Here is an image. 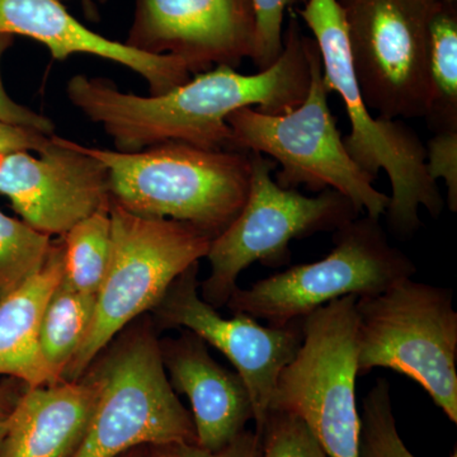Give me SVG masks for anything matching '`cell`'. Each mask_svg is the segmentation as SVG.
Wrapping results in <instances>:
<instances>
[{
    "label": "cell",
    "instance_id": "obj_23",
    "mask_svg": "<svg viewBox=\"0 0 457 457\" xmlns=\"http://www.w3.org/2000/svg\"><path fill=\"white\" fill-rule=\"evenodd\" d=\"M357 457H416L399 436L386 378H378L362 400ZM450 457H457L456 449Z\"/></svg>",
    "mask_w": 457,
    "mask_h": 457
},
{
    "label": "cell",
    "instance_id": "obj_26",
    "mask_svg": "<svg viewBox=\"0 0 457 457\" xmlns=\"http://www.w3.org/2000/svg\"><path fill=\"white\" fill-rule=\"evenodd\" d=\"M426 167L429 177L444 179L447 206L457 212V131L437 132L426 145Z\"/></svg>",
    "mask_w": 457,
    "mask_h": 457
},
{
    "label": "cell",
    "instance_id": "obj_7",
    "mask_svg": "<svg viewBox=\"0 0 457 457\" xmlns=\"http://www.w3.org/2000/svg\"><path fill=\"white\" fill-rule=\"evenodd\" d=\"M359 375L389 369L457 423V312L451 288L411 278L356 303Z\"/></svg>",
    "mask_w": 457,
    "mask_h": 457
},
{
    "label": "cell",
    "instance_id": "obj_1",
    "mask_svg": "<svg viewBox=\"0 0 457 457\" xmlns=\"http://www.w3.org/2000/svg\"><path fill=\"white\" fill-rule=\"evenodd\" d=\"M309 41L294 12L284 32V50L266 71L245 75L230 66H215L170 92L147 97L122 92L106 78L78 74L66 84V97L102 126L119 152L173 141L233 150L228 114L245 107L285 113L303 104L311 86Z\"/></svg>",
    "mask_w": 457,
    "mask_h": 457
},
{
    "label": "cell",
    "instance_id": "obj_21",
    "mask_svg": "<svg viewBox=\"0 0 457 457\" xmlns=\"http://www.w3.org/2000/svg\"><path fill=\"white\" fill-rule=\"evenodd\" d=\"M64 281L78 293L97 295L112 253L108 210L92 213L62 236Z\"/></svg>",
    "mask_w": 457,
    "mask_h": 457
},
{
    "label": "cell",
    "instance_id": "obj_2",
    "mask_svg": "<svg viewBox=\"0 0 457 457\" xmlns=\"http://www.w3.org/2000/svg\"><path fill=\"white\" fill-rule=\"evenodd\" d=\"M295 14L302 18L317 42L324 80L345 104L351 132L343 137L348 154L361 170L378 179L387 174L392 196L386 220L394 236L407 239L422 227L420 209L437 219L445 201L426 167V145L407 123L372 116L366 106L352 65L345 14L338 0H306Z\"/></svg>",
    "mask_w": 457,
    "mask_h": 457
},
{
    "label": "cell",
    "instance_id": "obj_27",
    "mask_svg": "<svg viewBox=\"0 0 457 457\" xmlns=\"http://www.w3.org/2000/svg\"><path fill=\"white\" fill-rule=\"evenodd\" d=\"M146 457H262V438L257 432L245 431L219 451L204 450L196 444L156 445L147 446Z\"/></svg>",
    "mask_w": 457,
    "mask_h": 457
},
{
    "label": "cell",
    "instance_id": "obj_32",
    "mask_svg": "<svg viewBox=\"0 0 457 457\" xmlns=\"http://www.w3.org/2000/svg\"><path fill=\"white\" fill-rule=\"evenodd\" d=\"M147 447H137V449L128 451L119 457H146Z\"/></svg>",
    "mask_w": 457,
    "mask_h": 457
},
{
    "label": "cell",
    "instance_id": "obj_15",
    "mask_svg": "<svg viewBox=\"0 0 457 457\" xmlns=\"http://www.w3.org/2000/svg\"><path fill=\"white\" fill-rule=\"evenodd\" d=\"M0 35L40 42L57 62L87 54L126 66L146 80L150 96L163 95L192 78L179 57L140 53L92 31L69 13L62 0H0Z\"/></svg>",
    "mask_w": 457,
    "mask_h": 457
},
{
    "label": "cell",
    "instance_id": "obj_33",
    "mask_svg": "<svg viewBox=\"0 0 457 457\" xmlns=\"http://www.w3.org/2000/svg\"><path fill=\"white\" fill-rule=\"evenodd\" d=\"M441 2L447 3V4H456L457 0H441Z\"/></svg>",
    "mask_w": 457,
    "mask_h": 457
},
{
    "label": "cell",
    "instance_id": "obj_8",
    "mask_svg": "<svg viewBox=\"0 0 457 457\" xmlns=\"http://www.w3.org/2000/svg\"><path fill=\"white\" fill-rule=\"evenodd\" d=\"M251 185L245 206L227 230L212 239L206 258L212 266L201 284V297L213 308L227 305L240 273L261 262L267 267L291 262L290 243L318 233H333L359 218L353 203L335 189L305 196L282 188L272 179L278 164L269 156L249 153Z\"/></svg>",
    "mask_w": 457,
    "mask_h": 457
},
{
    "label": "cell",
    "instance_id": "obj_16",
    "mask_svg": "<svg viewBox=\"0 0 457 457\" xmlns=\"http://www.w3.org/2000/svg\"><path fill=\"white\" fill-rule=\"evenodd\" d=\"M161 350L171 387L191 403L196 445L219 451L237 440L254 418L243 378L219 365L204 339L189 330L161 341Z\"/></svg>",
    "mask_w": 457,
    "mask_h": 457
},
{
    "label": "cell",
    "instance_id": "obj_9",
    "mask_svg": "<svg viewBox=\"0 0 457 457\" xmlns=\"http://www.w3.org/2000/svg\"><path fill=\"white\" fill-rule=\"evenodd\" d=\"M357 299L342 297L302 319V345L270 396V411L300 418L330 457H357Z\"/></svg>",
    "mask_w": 457,
    "mask_h": 457
},
{
    "label": "cell",
    "instance_id": "obj_17",
    "mask_svg": "<svg viewBox=\"0 0 457 457\" xmlns=\"http://www.w3.org/2000/svg\"><path fill=\"white\" fill-rule=\"evenodd\" d=\"M97 389L77 381L27 387L9 416L0 457H73L88 428Z\"/></svg>",
    "mask_w": 457,
    "mask_h": 457
},
{
    "label": "cell",
    "instance_id": "obj_12",
    "mask_svg": "<svg viewBox=\"0 0 457 457\" xmlns=\"http://www.w3.org/2000/svg\"><path fill=\"white\" fill-rule=\"evenodd\" d=\"M197 272L198 263L171 284L153 311L156 326L186 328L230 361L251 395L255 432L260 433L279 372L302 345V320L275 327L262 326L258 319L245 312L222 317L198 294Z\"/></svg>",
    "mask_w": 457,
    "mask_h": 457
},
{
    "label": "cell",
    "instance_id": "obj_4",
    "mask_svg": "<svg viewBox=\"0 0 457 457\" xmlns=\"http://www.w3.org/2000/svg\"><path fill=\"white\" fill-rule=\"evenodd\" d=\"M86 375L97 395L73 457H119L137 447L196 444L191 411L171 387L152 321L126 327Z\"/></svg>",
    "mask_w": 457,
    "mask_h": 457
},
{
    "label": "cell",
    "instance_id": "obj_25",
    "mask_svg": "<svg viewBox=\"0 0 457 457\" xmlns=\"http://www.w3.org/2000/svg\"><path fill=\"white\" fill-rule=\"evenodd\" d=\"M257 26L255 53L252 62L258 71L270 68L284 50L286 11L306 0H252Z\"/></svg>",
    "mask_w": 457,
    "mask_h": 457
},
{
    "label": "cell",
    "instance_id": "obj_19",
    "mask_svg": "<svg viewBox=\"0 0 457 457\" xmlns=\"http://www.w3.org/2000/svg\"><path fill=\"white\" fill-rule=\"evenodd\" d=\"M95 305L96 296L78 293L64 278L51 295L42 315L40 345L42 356L59 383L88 335Z\"/></svg>",
    "mask_w": 457,
    "mask_h": 457
},
{
    "label": "cell",
    "instance_id": "obj_6",
    "mask_svg": "<svg viewBox=\"0 0 457 457\" xmlns=\"http://www.w3.org/2000/svg\"><path fill=\"white\" fill-rule=\"evenodd\" d=\"M112 253L96 295L95 314L62 381H77L104 348L144 312L154 311L171 284L206 257L212 237L187 222L144 218L111 200Z\"/></svg>",
    "mask_w": 457,
    "mask_h": 457
},
{
    "label": "cell",
    "instance_id": "obj_20",
    "mask_svg": "<svg viewBox=\"0 0 457 457\" xmlns=\"http://www.w3.org/2000/svg\"><path fill=\"white\" fill-rule=\"evenodd\" d=\"M428 77L432 104L427 122L437 132L457 131V9L440 2L428 42Z\"/></svg>",
    "mask_w": 457,
    "mask_h": 457
},
{
    "label": "cell",
    "instance_id": "obj_30",
    "mask_svg": "<svg viewBox=\"0 0 457 457\" xmlns=\"http://www.w3.org/2000/svg\"><path fill=\"white\" fill-rule=\"evenodd\" d=\"M14 403H16V400L11 402L7 394L0 389V447H2L3 440H4L5 433H7L9 416H11Z\"/></svg>",
    "mask_w": 457,
    "mask_h": 457
},
{
    "label": "cell",
    "instance_id": "obj_14",
    "mask_svg": "<svg viewBox=\"0 0 457 457\" xmlns=\"http://www.w3.org/2000/svg\"><path fill=\"white\" fill-rule=\"evenodd\" d=\"M255 40L252 0H137L125 44L179 57L196 75L253 59Z\"/></svg>",
    "mask_w": 457,
    "mask_h": 457
},
{
    "label": "cell",
    "instance_id": "obj_22",
    "mask_svg": "<svg viewBox=\"0 0 457 457\" xmlns=\"http://www.w3.org/2000/svg\"><path fill=\"white\" fill-rule=\"evenodd\" d=\"M51 245V237L0 212V300L41 269Z\"/></svg>",
    "mask_w": 457,
    "mask_h": 457
},
{
    "label": "cell",
    "instance_id": "obj_3",
    "mask_svg": "<svg viewBox=\"0 0 457 457\" xmlns=\"http://www.w3.org/2000/svg\"><path fill=\"white\" fill-rule=\"evenodd\" d=\"M104 164L111 200L135 215L187 222L215 239L236 220L251 185L242 150L165 143L140 152L84 146Z\"/></svg>",
    "mask_w": 457,
    "mask_h": 457
},
{
    "label": "cell",
    "instance_id": "obj_29",
    "mask_svg": "<svg viewBox=\"0 0 457 457\" xmlns=\"http://www.w3.org/2000/svg\"><path fill=\"white\" fill-rule=\"evenodd\" d=\"M50 137L31 129L0 122V155L14 152L40 153L49 144Z\"/></svg>",
    "mask_w": 457,
    "mask_h": 457
},
{
    "label": "cell",
    "instance_id": "obj_24",
    "mask_svg": "<svg viewBox=\"0 0 457 457\" xmlns=\"http://www.w3.org/2000/svg\"><path fill=\"white\" fill-rule=\"evenodd\" d=\"M262 457H330L300 418L270 411L261 432Z\"/></svg>",
    "mask_w": 457,
    "mask_h": 457
},
{
    "label": "cell",
    "instance_id": "obj_10",
    "mask_svg": "<svg viewBox=\"0 0 457 457\" xmlns=\"http://www.w3.org/2000/svg\"><path fill=\"white\" fill-rule=\"evenodd\" d=\"M333 243L323 260L290 267L249 288L237 287L228 311L285 327L328 303L351 295L374 296L416 275V264L390 245L380 219L366 215L345 222L333 231Z\"/></svg>",
    "mask_w": 457,
    "mask_h": 457
},
{
    "label": "cell",
    "instance_id": "obj_28",
    "mask_svg": "<svg viewBox=\"0 0 457 457\" xmlns=\"http://www.w3.org/2000/svg\"><path fill=\"white\" fill-rule=\"evenodd\" d=\"M14 44L13 36L0 35V122L11 123V125L22 126L31 130L42 132L45 135H54L55 123L47 119L44 114L37 113L31 108L17 104L8 95L2 78L3 56Z\"/></svg>",
    "mask_w": 457,
    "mask_h": 457
},
{
    "label": "cell",
    "instance_id": "obj_13",
    "mask_svg": "<svg viewBox=\"0 0 457 457\" xmlns=\"http://www.w3.org/2000/svg\"><path fill=\"white\" fill-rule=\"evenodd\" d=\"M32 155H0V195L29 227L62 237L92 213L110 209L108 170L75 141L51 135Z\"/></svg>",
    "mask_w": 457,
    "mask_h": 457
},
{
    "label": "cell",
    "instance_id": "obj_31",
    "mask_svg": "<svg viewBox=\"0 0 457 457\" xmlns=\"http://www.w3.org/2000/svg\"><path fill=\"white\" fill-rule=\"evenodd\" d=\"M78 2L82 3L84 8H86L87 13H88L90 17L96 18L98 16L97 5L106 2V0H78Z\"/></svg>",
    "mask_w": 457,
    "mask_h": 457
},
{
    "label": "cell",
    "instance_id": "obj_11",
    "mask_svg": "<svg viewBox=\"0 0 457 457\" xmlns=\"http://www.w3.org/2000/svg\"><path fill=\"white\" fill-rule=\"evenodd\" d=\"M363 101L387 120L427 119L429 25L441 0H338Z\"/></svg>",
    "mask_w": 457,
    "mask_h": 457
},
{
    "label": "cell",
    "instance_id": "obj_18",
    "mask_svg": "<svg viewBox=\"0 0 457 457\" xmlns=\"http://www.w3.org/2000/svg\"><path fill=\"white\" fill-rule=\"evenodd\" d=\"M64 278L62 242L51 245L46 261L25 284L0 300V375L27 387L59 383L42 356V315L51 295Z\"/></svg>",
    "mask_w": 457,
    "mask_h": 457
},
{
    "label": "cell",
    "instance_id": "obj_5",
    "mask_svg": "<svg viewBox=\"0 0 457 457\" xmlns=\"http://www.w3.org/2000/svg\"><path fill=\"white\" fill-rule=\"evenodd\" d=\"M311 86L303 104L285 113H264L253 107L228 114L231 149L269 156L281 170L282 188L303 186L312 192L335 189L350 198L361 213L381 219L389 196L374 187L375 179L354 163L345 149L328 96L323 64L314 38L309 41Z\"/></svg>",
    "mask_w": 457,
    "mask_h": 457
}]
</instances>
